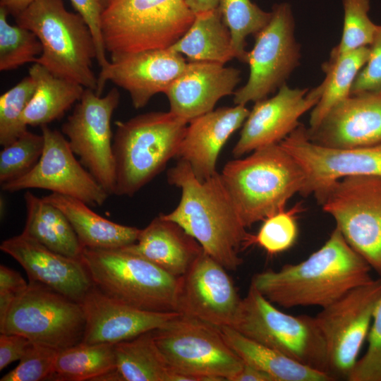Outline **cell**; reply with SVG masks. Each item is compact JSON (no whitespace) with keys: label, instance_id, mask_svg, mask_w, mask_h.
<instances>
[{"label":"cell","instance_id":"d6a6232c","mask_svg":"<svg viewBox=\"0 0 381 381\" xmlns=\"http://www.w3.org/2000/svg\"><path fill=\"white\" fill-rule=\"evenodd\" d=\"M114 369V344L81 342L59 351L49 380H96Z\"/></svg>","mask_w":381,"mask_h":381},{"label":"cell","instance_id":"f6af8a7d","mask_svg":"<svg viewBox=\"0 0 381 381\" xmlns=\"http://www.w3.org/2000/svg\"><path fill=\"white\" fill-rule=\"evenodd\" d=\"M25 337L18 334H0V370L13 361L20 360L30 345Z\"/></svg>","mask_w":381,"mask_h":381},{"label":"cell","instance_id":"ee69618b","mask_svg":"<svg viewBox=\"0 0 381 381\" xmlns=\"http://www.w3.org/2000/svg\"><path fill=\"white\" fill-rule=\"evenodd\" d=\"M21 275L5 265L0 266V318H3L16 296L28 286Z\"/></svg>","mask_w":381,"mask_h":381},{"label":"cell","instance_id":"9a60e30c","mask_svg":"<svg viewBox=\"0 0 381 381\" xmlns=\"http://www.w3.org/2000/svg\"><path fill=\"white\" fill-rule=\"evenodd\" d=\"M279 144L301 167L305 183L301 195L318 199L333 183L354 176H381V143L333 148L312 142L299 125Z\"/></svg>","mask_w":381,"mask_h":381},{"label":"cell","instance_id":"277c9868","mask_svg":"<svg viewBox=\"0 0 381 381\" xmlns=\"http://www.w3.org/2000/svg\"><path fill=\"white\" fill-rule=\"evenodd\" d=\"M188 123L170 111L116 121L114 195L131 197L162 172L177 156Z\"/></svg>","mask_w":381,"mask_h":381},{"label":"cell","instance_id":"1f68e13d","mask_svg":"<svg viewBox=\"0 0 381 381\" xmlns=\"http://www.w3.org/2000/svg\"><path fill=\"white\" fill-rule=\"evenodd\" d=\"M369 47H361L330 59L323 66L325 78L320 98L312 109L308 129L315 128L337 104L349 97L354 80L365 66Z\"/></svg>","mask_w":381,"mask_h":381},{"label":"cell","instance_id":"44dd1931","mask_svg":"<svg viewBox=\"0 0 381 381\" xmlns=\"http://www.w3.org/2000/svg\"><path fill=\"white\" fill-rule=\"evenodd\" d=\"M315 144L353 148L381 143V95H350L334 106L313 129L306 128Z\"/></svg>","mask_w":381,"mask_h":381},{"label":"cell","instance_id":"d590c367","mask_svg":"<svg viewBox=\"0 0 381 381\" xmlns=\"http://www.w3.org/2000/svg\"><path fill=\"white\" fill-rule=\"evenodd\" d=\"M35 91V83L28 75L0 97V144L6 146L28 131L23 114Z\"/></svg>","mask_w":381,"mask_h":381},{"label":"cell","instance_id":"7a4b0ae2","mask_svg":"<svg viewBox=\"0 0 381 381\" xmlns=\"http://www.w3.org/2000/svg\"><path fill=\"white\" fill-rule=\"evenodd\" d=\"M167 176L181 196L173 211L160 214L181 226L227 270L236 271L242 264L238 253L253 244V235L246 231L220 174L200 181L189 164L179 159Z\"/></svg>","mask_w":381,"mask_h":381},{"label":"cell","instance_id":"3957f363","mask_svg":"<svg viewBox=\"0 0 381 381\" xmlns=\"http://www.w3.org/2000/svg\"><path fill=\"white\" fill-rule=\"evenodd\" d=\"M220 176L246 228L284 210L305 183L301 167L279 143L228 162Z\"/></svg>","mask_w":381,"mask_h":381},{"label":"cell","instance_id":"7bdbcfd3","mask_svg":"<svg viewBox=\"0 0 381 381\" xmlns=\"http://www.w3.org/2000/svg\"><path fill=\"white\" fill-rule=\"evenodd\" d=\"M72 5L85 20L92 33L97 50L96 60L102 68L107 66L109 61L102 33V10L98 0H70Z\"/></svg>","mask_w":381,"mask_h":381},{"label":"cell","instance_id":"d4e9b609","mask_svg":"<svg viewBox=\"0 0 381 381\" xmlns=\"http://www.w3.org/2000/svg\"><path fill=\"white\" fill-rule=\"evenodd\" d=\"M179 277L203 251L200 243L176 222L161 214L140 229L137 241L121 248Z\"/></svg>","mask_w":381,"mask_h":381},{"label":"cell","instance_id":"ffe728a7","mask_svg":"<svg viewBox=\"0 0 381 381\" xmlns=\"http://www.w3.org/2000/svg\"><path fill=\"white\" fill-rule=\"evenodd\" d=\"M0 249L24 268L30 282L73 301L80 302L93 286L80 259L56 253L23 232L4 240Z\"/></svg>","mask_w":381,"mask_h":381},{"label":"cell","instance_id":"5b68a950","mask_svg":"<svg viewBox=\"0 0 381 381\" xmlns=\"http://www.w3.org/2000/svg\"><path fill=\"white\" fill-rule=\"evenodd\" d=\"M15 18L41 42L42 52L35 63L58 77L96 90L97 77L92 68L96 45L79 13L66 10L63 0H35Z\"/></svg>","mask_w":381,"mask_h":381},{"label":"cell","instance_id":"f546056e","mask_svg":"<svg viewBox=\"0 0 381 381\" xmlns=\"http://www.w3.org/2000/svg\"><path fill=\"white\" fill-rule=\"evenodd\" d=\"M169 48L190 61L224 64L235 58L229 30L218 8L195 14L186 32Z\"/></svg>","mask_w":381,"mask_h":381},{"label":"cell","instance_id":"836d02e7","mask_svg":"<svg viewBox=\"0 0 381 381\" xmlns=\"http://www.w3.org/2000/svg\"><path fill=\"white\" fill-rule=\"evenodd\" d=\"M218 8L229 30L235 58L246 63V39L268 24L272 12L262 10L250 0H219Z\"/></svg>","mask_w":381,"mask_h":381},{"label":"cell","instance_id":"f907efd6","mask_svg":"<svg viewBox=\"0 0 381 381\" xmlns=\"http://www.w3.org/2000/svg\"><path fill=\"white\" fill-rule=\"evenodd\" d=\"M377 93L380 94L381 95V90L380 92H378Z\"/></svg>","mask_w":381,"mask_h":381},{"label":"cell","instance_id":"7c38bea8","mask_svg":"<svg viewBox=\"0 0 381 381\" xmlns=\"http://www.w3.org/2000/svg\"><path fill=\"white\" fill-rule=\"evenodd\" d=\"M381 296V278L350 290L315 316L325 341L329 374L346 380L367 339Z\"/></svg>","mask_w":381,"mask_h":381},{"label":"cell","instance_id":"681fc988","mask_svg":"<svg viewBox=\"0 0 381 381\" xmlns=\"http://www.w3.org/2000/svg\"><path fill=\"white\" fill-rule=\"evenodd\" d=\"M119 0H98L99 4L102 10V13L111 7Z\"/></svg>","mask_w":381,"mask_h":381},{"label":"cell","instance_id":"f35d334b","mask_svg":"<svg viewBox=\"0 0 381 381\" xmlns=\"http://www.w3.org/2000/svg\"><path fill=\"white\" fill-rule=\"evenodd\" d=\"M299 207L289 211L284 209L264 219L258 233L253 235V244L257 243L270 255L290 248L298 236L295 214Z\"/></svg>","mask_w":381,"mask_h":381},{"label":"cell","instance_id":"4dcf8cb0","mask_svg":"<svg viewBox=\"0 0 381 381\" xmlns=\"http://www.w3.org/2000/svg\"><path fill=\"white\" fill-rule=\"evenodd\" d=\"M116 368L122 381H171L169 368L152 331L114 344Z\"/></svg>","mask_w":381,"mask_h":381},{"label":"cell","instance_id":"c3c4849f","mask_svg":"<svg viewBox=\"0 0 381 381\" xmlns=\"http://www.w3.org/2000/svg\"><path fill=\"white\" fill-rule=\"evenodd\" d=\"M188 8L195 15L218 8L219 0H185Z\"/></svg>","mask_w":381,"mask_h":381},{"label":"cell","instance_id":"4316f807","mask_svg":"<svg viewBox=\"0 0 381 381\" xmlns=\"http://www.w3.org/2000/svg\"><path fill=\"white\" fill-rule=\"evenodd\" d=\"M220 330L228 345L244 363L263 371L274 381L334 380L328 374L313 369L251 339L231 327H222Z\"/></svg>","mask_w":381,"mask_h":381},{"label":"cell","instance_id":"e575fe53","mask_svg":"<svg viewBox=\"0 0 381 381\" xmlns=\"http://www.w3.org/2000/svg\"><path fill=\"white\" fill-rule=\"evenodd\" d=\"M8 13L0 6V71H6L30 62H35L42 52L36 35L7 20Z\"/></svg>","mask_w":381,"mask_h":381},{"label":"cell","instance_id":"d6986e66","mask_svg":"<svg viewBox=\"0 0 381 381\" xmlns=\"http://www.w3.org/2000/svg\"><path fill=\"white\" fill-rule=\"evenodd\" d=\"M322 91L321 84L309 90L291 88L284 83L272 97L255 102L243 123L233 155L238 158L279 143L299 126L300 117L315 106Z\"/></svg>","mask_w":381,"mask_h":381},{"label":"cell","instance_id":"cb8c5ba5","mask_svg":"<svg viewBox=\"0 0 381 381\" xmlns=\"http://www.w3.org/2000/svg\"><path fill=\"white\" fill-rule=\"evenodd\" d=\"M249 113L246 105H235L213 109L191 120L176 157L189 164L199 180L210 177L217 172L216 164L223 146Z\"/></svg>","mask_w":381,"mask_h":381},{"label":"cell","instance_id":"e0dca14e","mask_svg":"<svg viewBox=\"0 0 381 381\" xmlns=\"http://www.w3.org/2000/svg\"><path fill=\"white\" fill-rule=\"evenodd\" d=\"M226 270L203 250L179 277L176 311L219 328L231 327L242 298Z\"/></svg>","mask_w":381,"mask_h":381},{"label":"cell","instance_id":"8fae6325","mask_svg":"<svg viewBox=\"0 0 381 381\" xmlns=\"http://www.w3.org/2000/svg\"><path fill=\"white\" fill-rule=\"evenodd\" d=\"M317 200L349 246L381 277V176L343 178Z\"/></svg>","mask_w":381,"mask_h":381},{"label":"cell","instance_id":"6da1fadb","mask_svg":"<svg viewBox=\"0 0 381 381\" xmlns=\"http://www.w3.org/2000/svg\"><path fill=\"white\" fill-rule=\"evenodd\" d=\"M372 268L335 227L326 242L306 260L255 274L251 285L274 305L325 308L373 280Z\"/></svg>","mask_w":381,"mask_h":381},{"label":"cell","instance_id":"8992f818","mask_svg":"<svg viewBox=\"0 0 381 381\" xmlns=\"http://www.w3.org/2000/svg\"><path fill=\"white\" fill-rule=\"evenodd\" d=\"M80 260L94 286L114 300L152 312L176 311L179 277L123 248H83Z\"/></svg>","mask_w":381,"mask_h":381},{"label":"cell","instance_id":"4fadbf2b","mask_svg":"<svg viewBox=\"0 0 381 381\" xmlns=\"http://www.w3.org/2000/svg\"><path fill=\"white\" fill-rule=\"evenodd\" d=\"M119 99L116 88L104 97L85 88L61 128L80 162L109 195L114 194L116 180L111 120Z\"/></svg>","mask_w":381,"mask_h":381},{"label":"cell","instance_id":"83f0119b","mask_svg":"<svg viewBox=\"0 0 381 381\" xmlns=\"http://www.w3.org/2000/svg\"><path fill=\"white\" fill-rule=\"evenodd\" d=\"M26 222L23 233L49 249L80 259L83 247L65 214L30 191L24 194Z\"/></svg>","mask_w":381,"mask_h":381},{"label":"cell","instance_id":"484cf974","mask_svg":"<svg viewBox=\"0 0 381 381\" xmlns=\"http://www.w3.org/2000/svg\"><path fill=\"white\" fill-rule=\"evenodd\" d=\"M42 198L65 214L83 248L116 249L137 241L140 229L109 221L80 200L56 193Z\"/></svg>","mask_w":381,"mask_h":381},{"label":"cell","instance_id":"5bb4252c","mask_svg":"<svg viewBox=\"0 0 381 381\" xmlns=\"http://www.w3.org/2000/svg\"><path fill=\"white\" fill-rule=\"evenodd\" d=\"M268 24L255 35L246 63L250 74L247 83L234 92V103L246 105L257 102L285 83L298 65L300 48L294 37V20L287 3L275 4Z\"/></svg>","mask_w":381,"mask_h":381},{"label":"cell","instance_id":"ac0fdd59","mask_svg":"<svg viewBox=\"0 0 381 381\" xmlns=\"http://www.w3.org/2000/svg\"><path fill=\"white\" fill-rule=\"evenodd\" d=\"M111 59L101 68L95 92L101 96L110 80L128 92L135 109L145 107L155 95L165 93L188 64L169 47L114 54Z\"/></svg>","mask_w":381,"mask_h":381},{"label":"cell","instance_id":"52a82bcc","mask_svg":"<svg viewBox=\"0 0 381 381\" xmlns=\"http://www.w3.org/2000/svg\"><path fill=\"white\" fill-rule=\"evenodd\" d=\"M195 16L185 0H119L102 13L106 51L114 55L169 48Z\"/></svg>","mask_w":381,"mask_h":381},{"label":"cell","instance_id":"f1b7e54d","mask_svg":"<svg viewBox=\"0 0 381 381\" xmlns=\"http://www.w3.org/2000/svg\"><path fill=\"white\" fill-rule=\"evenodd\" d=\"M35 83V93L26 107L22 121L25 126L48 125L60 119L85 90L81 85L58 77L35 63L29 69Z\"/></svg>","mask_w":381,"mask_h":381},{"label":"cell","instance_id":"b9f144b4","mask_svg":"<svg viewBox=\"0 0 381 381\" xmlns=\"http://www.w3.org/2000/svg\"><path fill=\"white\" fill-rule=\"evenodd\" d=\"M369 48V57L354 80L351 95L381 90V25H377Z\"/></svg>","mask_w":381,"mask_h":381},{"label":"cell","instance_id":"ab89813d","mask_svg":"<svg viewBox=\"0 0 381 381\" xmlns=\"http://www.w3.org/2000/svg\"><path fill=\"white\" fill-rule=\"evenodd\" d=\"M59 351L51 346L31 342L19 364L0 380H49Z\"/></svg>","mask_w":381,"mask_h":381},{"label":"cell","instance_id":"603a6c76","mask_svg":"<svg viewBox=\"0 0 381 381\" xmlns=\"http://www.w3.org/2000/svg\"><path fill=\"white\" fill-rule=\"evenodd\" d=\"M240 74L238 69L219 63L188 62L184 72L164 93L169 111L188 123L212 111L221 98L234 92Z\"/></svg>","mask_w":381,"mask_h":381},{"label":"cell","instance_id":"60d3db41","mask_svg":"<svg viewBox=\"0 0 381 381\" xmlns=\"http://www.w3.org/2000/svg\"><path fill=\"white\" fill-rule=\"evenodd\" d=\"M367 340V350L356 361L349 381H381V296L375 308Z\"/></svg>","mask_w":381,"mask_h":381},{"label":"cell","instance_id":"9c48e42d","mask_svg":"<svg viewBox=\"0 0 381 381\" xmlns=\"http://www.w3.org/2000/svg\"><path fill=\"white\" fill-rule=\"evenodd\" d=\"M152 332L170 370L194 381H231L243 366L220 328L198 319L179 313Z\"/></svg>","mask_w":381,"mask_h":381},{"label":"cell","instance_id":"2e32d148","mask_svg":"<svg viewBox=\"0 0 381 381\" xmlns=\"http://www.w3.org/2000/svg\"><path fill=\"white\" fill-rule=\"evenodd\" d=\"M44 138L42 154L27 174L1 184L7 192L42 188L101 206L109 194L75 157L64 135L48 125L40 126Z\"/></svg>","mask_w":381,"mask_h":381},{"label":"cell","instance_id":"bcb514c9","mask_svg":"<svg viewBox=\"0 0 381 381\" xmlns=\"http://www.w3.org/2000/svg\"><path fill=\"white\" fill-rule=\"evenodd\" d=\"M231 381H274L273 379L263 371L246 363L243 364L241 370L233 377Z\"/></svg>","mask_w":381,"mask_h":381},{"label":"cell","instance_id":"7dc6e473","mask_svg":"<svg viewBox=\"0 0 381 381\" xmlns=\"http://www.w3.org/2000/svg\"><path fill=\"white\" fill-rule=\"evenodd\" d=\"M35 0H0V6L4 7L8 12L16 17L25 10Z\"/></svg>","mask_w":381,"mask_h":381},{"label":"cell","instance_id":"8d00e7d4","mask_svg":"<svg viewBox=\"0 0 381 381\" xmlns=\"http://www.w3.org/2000/svg\"><path fill=\"white\" fill-rule=\"evenodd\" d=\"M344 23L341 38L334 47L330 59L342 54L369 47L375 35L377 25L368 16L369 0H342Z\"/></svg>","mask_w":381,"mask_h":381},{"label":"cell","instance_id":"7402d4cb","mask_svg":"<svg viewBox=\"0 0 381 381\" xmlns=\"http://www.w3.org/2000/svg\"><path fill=\"white\" fill-rule=\"evenodd\" d=\"M85 328L82 342L116 344L159 329L179 313L140 310L112 299L95 286L80 301Z\"/></svg>","mask_w":381,"mask_h":381},{"label":"cell","instance_id":"74e56055","mask_svg":"<svg viewBox=\"0 0 381 381\" xmlns=\"http://www.w3.org/2000/svg\"><path fill=\"white\" fill-rule=\"evenodd\" d=\"M44 149L42 133L25 131L0 152V183L16 180L30 172L38 162Z\"/></svg>","mask_w":381,"mask_h":381},{"label":"cell","instance_id":"ba28073f","mask_svg":"<svg viewBox=\"0 0 381 381\" xmlns=\"http://www.w3.org/2000/svg\"><path fill=\"white\" fill-rule=\"evenodd\" d=\"M231 327L329 375L326 344L315 318L281 311L251 284Z\"/></svg>","mask_w":381,"mask_h":381},{"label":"cell","instance_id":"30bf717a","mask_svg":"<svg viewBox=\"0 0 381 381\" xmlns=\"http://www.w3.org/2000/svg\"><path fill=\"white\" fill-rule=\"evenodd\" d=\"M85 328L80 302L33 282L0 319L1 333L20 334L33 343L58 350L81 343Z\"/></svg>","mask_w":381,"mask_h":381}]
</instances>
